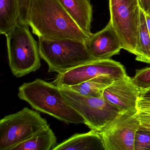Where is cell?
Instances as JSON below:
<instances>
[{"mask_svg": "<svg viewBox=\"0 0 150 150\" xmlns=\"http://www.w3.org/2000/svg\"><path fill=\"white\" fill-rule=\"evenodd\" d=\"M28 23L38 37L86 42L91 35L81 29L58 0H30Z\"/></svg>", "mask_w": 150, "mask_h": 150, "instance_id": "cell-1", "label": "cell"}, {"mask_svg": "<svg viewBox=\"0 0 150 150\" xmlns=\"http://www.w3.org/2000/svg\"><path fill=\"white\" fill-rule=\"evenodd\" d=\"M18 97L35 109L68 124H85L83 117L66 103L60 88L53 83L37 79L23 83L19 88Z\"/></svg>", "mask_w": 150, "mask_h": 150, "instance_id": "cell-2", "label": "cell"}, {"mask_svg": "<svg viewBox=\"0 0 150 150\" xmlns=\"http://www.w3.org/2000/svg\"><path fill=\"white\" fill-rule=\"evenodd\" d=\"M38 38L39 54L48 64L49 72L63 73L95 60L89 53L84 41Z\"/></svg>", "mask_w": 150, "mask_h": 150, "instance_id": "cell-3", "label": "cell"}, {"mask_svg": "<svg viewBox=\"0 0 150 150\" xmlns=\"http://www.w3.org/2000/svg\"><path fill=\"white\" fill-rule=\"evenodd\" d=\"M29 27L18 23L5 35L9 66L16 78L37 71L41 65L39 46Z\"/></svg>", "mask_w": 150, "mask_h": 150, "instance_id": "cell-4", "label": "cell"}, {"mask_svg": "<svg viewBox=\"0 0 150 150\" xmlns=\"http://www.w3.org/2000/svg\"><path fill=\"white\" fill-rule=\"evenodd\" d=\"M50 126L38 112L28 108L0 120V150H10Z\"/></svg>", "mask_w": 150, "mask_h": 150, "instance_id": "cell-5", "label": "cell"}, {"mask_svg": "<svg viewBox=\"0 0 150 150\" xmlns=\"http://www.w3.org/2000/svg\"><path fill=\"white\" fill-rule=\"evenodd\" d=\"M59 88L65 102L83 117L85 124L91 129L100 131L124 111L112 106L103 97H87L67 88Z\"/></svg>", "mask_w": 150, "mask_h": 150, "instance_id": "cell-6", "label": "cell"}, {"mask_svg": "<svg viewBox=\"0 0 150 150\" xmlns=\"http://www.w3.org/2000/svg\"><path fill=\"white\" fill-rule=\"evenodd\" d=\"M110 21L122 49L136 55L140 21L138 0H109Z\"/></svg>", "mask_w": 150, "mask_h": 150, "instance_id": "cell-7", "label": "cell"}, {"mask_svg": "<svg viewBox=\"0 0 150 150\" xmlns=\"http://www.w3.org/2000/svg\"><path fill=\"white\" fill-rule=\"evenodd\" d=\"M140 127L139 111H124L101 131L105 150H134V139Z\"/></svg>", "mask_w": 150, "mask_h": 150, "instance_id": "cell-8", "label": "cell"}, {"mask_svg": "<svg viewBox=\"0 0 150 150\" xmlns=\"http://www.w3.org/2000/svg\"><path fill=\"white\" fill-rule=\"evenodd\" d=\"M108 75L115 80L127 75L124 67L112 59L94 60L62 74L52 83L59 87H69L100 75Z\"/></svg>", "mask_w": 150, "mask_h": 150, "instance_id": "cell-9", "label": "cell"}, {"mask_svg": "<svg viewBox=\"0 0 150 150\" xmlns=\"http://www.w3.org/2000/svg\"><path fill=\"white\" fill-rule=\"evenodd\" d=\"M140 90L133 84L132 78L126 75L114 80L104 90L103 97L121 111L137 112Z\"/></svg>", "mask_w": 150, "mask_h": 150, "instance_id": "cell-10", "label": "cell"}, {"mask_svg": "<svg viewBox=\"0 0 150 150\" xmlns=\"http://www.w3.org/2000/svg\"><path fill=\"white\" fill-rule=\"evenodd\" d=\"M85 42L89 53L95 60L109 59L119 54L122 49L110 21L102 30L92 34Z\"/></svg>", "mask_w": 150, "mask_h": 150, "instance_id": "cell-11", "label": "cell"}, {"mask_svg": "<svg viewBox=\"0 0 150 150\" xmlns=\"http://www.w3.org/2000/svg\"><path fill=\"white\" fill-rule=\"evenodd\" d=\"M104 150L101 137L98 132L91 129L88 132L76 133L59 144L52 150Z\"/></svg>", "mask_w": 150, "mask_h": 150, "instance_id": "cell-12", "label": "cell"}, {"mask_svg": "<svg viewBox=\"0 0 150 150\" xmlns=\"http://www.w3.org/2000/svg\"><path fill=\"white\" fill-rule=\"evenodd\" d=\"M58 1L81 29L91 35L93 7L89 0Z\"/></svg>", "mask_w": 150, "mask_h": 150, "instance_id": "cell-13", "label": "cell"}, {"mask_svg": "<svg viewBox=\"0 0 150 150\" xmlns=\"http://www.w3.org/2000/svg\"><path fill=\"white\" fill-rule=\"evenodd\" d=\"M57 143V137L49 126L10 150H52Z\"/></svg>", "mask_w": 150, "mask_h": 150, "instance_id": "cell-14", "label": "cell"}, {"mask_svg": "<svg viewBox=\"0 0 150 150\" xmlns=\"http://www.w3.org/2000/svg\"><path fill=\"white\" fill-rule=\"evenodd\" d=\"M114 80V79L108 75H100L66 88L87 97L100 98L103 97L105 89L111 85Z\"/></svg>", "mask_w": 150, "mask_h": 150, "instance_id": "cell-15", "label": "cell"}, {"mask_svg": "<svg viewBox=\"0 0 150 150\" xmlns=\"http://www.w3.org/2000/svg\"><path fill=\"white\" fill-rule=\"evenodd\" d=\"M19 0H0V33L6 35L19 22Z\"/></svg>", "mask_w": 150, "mask_h": 150, "instance_id": "cell-16", "label": "cell"}, {"mask_svg": "<svg viewBox=\"0 0 150 150\" xmlns=\"http://www.w3.org/2000/svg\"><path fill=\"white\" fill-rule=\"evenodd\" d=\"M135 55L137 61L150 64V35L146 25L145 14L141 8Z\"/></svg>", "mask_w": 150, "mask_h": 150, "instance_id": "cell-17", "label": "cell"}, {"mask_svg": "<svg viewBox=\"0 0 150 150\" xmlns=\"http://www.w3.org/2000/svg\"><path fill=\"white\" fill-rule=\"evenodd\" d=\"M132 82L140 91L150 88V67L136 70Z\"/></svg>", "mask_w": 150, "mask_h": 150, "instance_id": "cell-18", "label": "cell"}, {"mask_svg": "<svg viewBox=\"0 0 150 150\" xmlns=\"http://www.w3.org/2000/svg\"><path fill=\"white\" fill-rule=\"evenodd\" d=\"M150 150V132L140 126L134 139V150Z\"/></svg>", "mask_w": 150, "mask_h": 150, "instance_id": "cell-19", "label": "cell"}, {"mask_svg": "<svg viewBox=\"0 0 150 150\" xmlns=\"http://www.w3.org/2000/svg\"><path fill=\"white\" fill-rule=\"evenodd\" d=\"M30 0H19L20 16L19 22L23 24L28 23V14Z\"/></svg>", "mask_w": 150, "mask_h": 150, "instance_id": "cell-20", "label": "cell"}, {"mask_svg": "<svg viewBox=\"0 0 150 150\" xmlns=\"http://www.w3.org/2000/svg\"><path fill=\"white\" fill-rule=\"evenodd\" d=\"M139 116L140 126L143 129L150 132V113L139 111Z\"/></svg>", "mask_w": 150, "mask_h": 150, "instance_id": "cell-21", "label": "cell"}, {"mask_svg": "<svg viewBox=\"0 0 150 150\" xmlns=\"http://www.w3.org/2000/svg\"><path fill=\"white\" fill-rule=\"evenodd\" d=\"M140 8L150 16V0H138Z\"/></svg>", "mask_w": 150, "mask_h": 150, "instance_id": "cell-22", "label": "cell"}, {"mask_svg": "<svg viewBox=\"0 0 150 150\" xmlns=\"http://www.w3.org/2000/svg\"><path fill=\"white\" fill-rule=\"evenodd\" d=\"M139 99L150 101V88L140 91Z\"/></svg>", "mask_w": 150, "mask_h": 150, "instance_id": "cell-23", "label": "cell"}, {"mask_svg": "<svg viewBox=\"0 0 150 150\" xmlns=\"http://www.w3.org/2000/svg\"><path fill=\"white\" fill-rule=\"evenodd\" d=\"M145 17L147 28H148V31H149V33L150 35V16L145 14Z\"/></svg>", "mask_w": 150, "mask_h": 150, "instance_id": "cell-24", "label": "cell"}]
</instances>
